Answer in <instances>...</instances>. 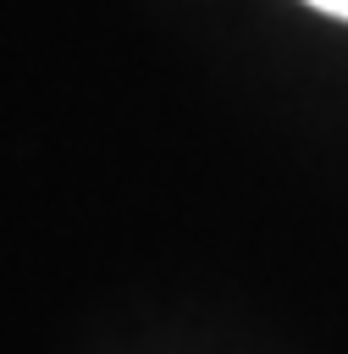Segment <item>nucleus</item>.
<instances>
[{
    "label": "nucleus",
    "instance_id": "1",
    "mask_svg": "<svg viewBox=\"0 0 348 354\" xmlns=\"http://www.w3.org/2000/svg\"><path fill=\"white\" fill-rule=\"evenodd\" d=\"M309 6L326 11V17H342V22H348V0H309Z\"/></svg>",
    "mask_w": 348,
    "mask_h": 354
}]
</instances>
